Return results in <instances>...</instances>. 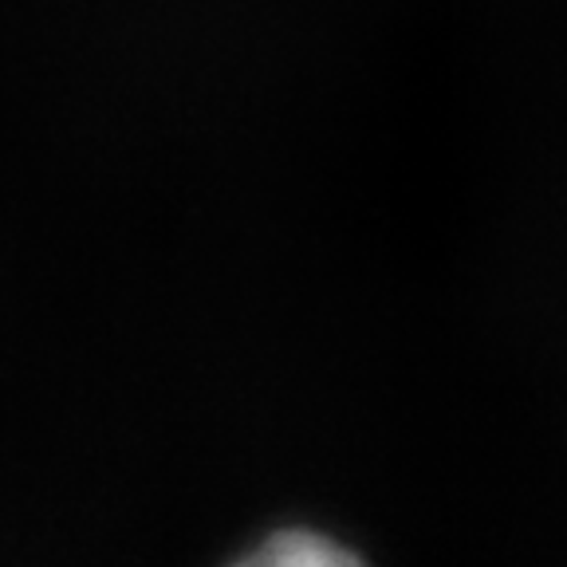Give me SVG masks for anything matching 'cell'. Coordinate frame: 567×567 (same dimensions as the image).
Returning a JSON list of instances; mask_svg holds the SVG:
<instances>
[{
    "label": "cell",
    "instance_id": "6da1fadb",
    "mask_svg": "<svg viewBox=\"0 0 567 567\" xmlns=\"http://www.w3.org/2000/svg\"><path fill=\"white\" fill-rule=\"evenodd\" d=\"M237 567H363V559L316 532H280Z\"/></svg>",
    "mask_w": 567,
    "mask_h": 567
}]
</instances>
